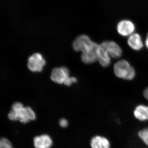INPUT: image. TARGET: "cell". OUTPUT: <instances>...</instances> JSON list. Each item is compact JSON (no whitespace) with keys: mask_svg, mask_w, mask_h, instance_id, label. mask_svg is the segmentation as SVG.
<instances>
[{"mask_svg":"<svg viewBox=\"0 0 148 148\" xmlns=\"http://www.w3.org/2000/svg\"><path fill=\"white\" fill-rule=\"evenodd\" d=\"M108 51L111 58H119L122 54V50L119 45L113 41H106L101 43Z\"/></svg>","mask_w":148,"mask_h":148,"instance_id":"52a82bcc","label":"cell"},{"mask_svg":"<svg viewBox=\"0 0 148 148\" xmlns=\"http://www.w3.org/2000/svg\"><path fill=\"white\" fill-rule=\"evenodd\" d=\"M145 44L146 47H147V48L148 49V33L147 35V37H146L145 42Z\"/></svg>","mask_w":148,"mask_h":148,"instance_id":"ac0fdd59","label":"cell"},{"mask_svg":"<svg viewBox=\"0 0 148 148\" xmlns=\"http://www.w3.org/2000/svg\"><path fill=\"white\" fill-rule=\"evenodd\" d=\"M133 116L140 122L148 121V106L144 104H139L136 106L133 111Z\"/></svg>","mask_w":148,"mask_h":148,"instance_id":"9c48e42d","label":"cell"},{"mask_svg":"<svg viewBox=\"0 0 148 148\" xmlns=\"http://www.w3.org/2000/svg\"><path fill=\"white\" fill-rule=\"evenodd\" d=\"M138 136L141 141L148 147V126L139 130Z\"/></svg>","mask_w":148,"mask_h":148,"instance_id":"5bb4252c","label":"cell"},{"mask_svg":"<svg viewBox=\"0 0 148 148\" xmlns=\"http://www.w3.org/2000/svg\"><path fill=\"white\" fill-rule=\"evenodd\" d=\"M53 144L51 138L44 134L36 136L34 138V144L35 148H50Z\"/></svg>","mask_w":148,"mask_h":148,"instance_id":"8fae6325","label":"cell"},{"mask_svg":"<svg viewBox=\"0 0 148 148\" xmlns=\"http://www.w3.org/2000/svg\"><path fill=\"white\" fill-rule=\"evenodd\" d=\"M0 148H13L10 141L5 138H2L0 141Z\"/></svg>","mask_w":148,"mask_h":148,"instance_id":"9a60e30c","label":"cell"},{"mask_svg":"<svg viewBox=\"0 0 148 148\" xmlns=\"http://www.w3.org/2000/svg\"><path fill=\"white\" fill-rule=\"evenodd\" d=\"M45 64V60L42 56L40 53H36L29 57L27 66L32 72H40Z\"/></svg>","mask_w":148,"mask_h":148,"instance_id":"5b68a950","label":"cell"},{"mask_svg":"<svg viewBox=\"0 0 148 148\" xmlns=\"http://www.w3.org/2000/svg\"><path fill=\"white\" fill-rule=\"evenodd\" d=\"M59 125L62 127H66L68 125V121L65 119H61L59 121Z\"/></svg>","mask_w":148,"mask_h":148,"instance_id":"2e32d148","label":"cell"},{"mask_svg":"<svg viewBox=\"0 0 148 148\" xmlns=\"http://www.w3.org/2000/svg\"><path fill=\"white\" fill-rule=\"evenodd\" d=\"M99 44L94 42H90L85 47L82 51V61L86 64H91L98 61L97 51Z\"/></svg>","mask_w":148,"mask_h":148,"instance_id":"277c9868","label":"cell"},{"mask_svg":"<svg viewBox=\"0 0 148 148\" xmlns=\"http://www.w3.org/2000/svg\"><path fill=\"white\" fill-rule=\"evenodd\" d=\"M117 31L121 36H130L134 34L135 26L133 22L128 19H123L119 21L117 25Z\"/></svg>","mask_w":148,"mask_h":148,"instance_id":"8992f818","label":"cell"},{"mask_svg":"<svg viewBox=\"0 0 148 148\" xmlns=\"http://www.w3.org/2000/svg\"><path fill=\"white\" fill-rule=\"evenodd\" d=\"M98 61L101 66L107 67L111 64V57L102 44H99L97 51Z\"/></svg>","mask_w":148,"mask_h":148,"instance_id":"30bf717a","label":"cell"},{"mask_svg":"<svg viewBox=\"0 0 148 148\" xmlns=\"http://www.w3.org/2000/svg\"><path fill=\"white\" fill-rule=\"evenodd\" d=\"M91 40L86 35H81L77 37L74 41L73 47L74 50L76 51H82L83 49Z\"/></svg>","mask_w":148,"mask_h":148,"instance_id":"4fadbf2b","label":"cell"},{"mask_svg":"<svg viewBox=\"0 0 148 148\" xmlns=\"http://www.w3.org/2000/svg\"><path fill=\"white\" fill-rule=\"evenodd\" d=\"M115 75L119 78L131 80L135 77V72L133 67L126 60H120L114 65Z\"/></svg>","mask_w":148,"mask_h":148,"instance_id":"7a4b0ae2","label":"cell"},{"mask_svg":"<svg viewBox=\"0 0 148 148\" xmlns=\"http://www.w3.org/2000/svg\"><path fill=\"white\" fill-rule=\"evenodd\" d=\"M128 46L135 51L141 50L144 47L143 40L139 34L134 33L128 37L127 40Z\"/></svg>","mask_w":148,"mask_h":148,"instance_id":"7c38bea8","label":"cell"},{"mask_svg":"<svg viewBox=\"0 0 148 148\" xmlns=\"http://www.w3.org/2000/svg\"><path fill=\"white\" fill-rule=\"evenodd\" d=\"M144 97L148 101V87L143 92Z\"/></svg>","mask_w":148,"mask_h":148,"instance_id":"e0dca14e","label":"cell"},{"mask_svg":"<svg viewBox=\"0 0 148 148\" xmlns=\"http://www.w3.org/2000/svg\"><path fill=\"white\" fill-rule=\"evenodd\" d=\"M51 79L53 82L58 84H63L67 86H70L73 83L77 81L75 77H69V70L65 67L53 69L51 75Z\"/></svg>","mask_w":148,"mask_h":148,"instance_id":"3957f363","label":"cell"},{"mask_svg":"<svg viewBox=\"0 0 148 148\" xmlns=\"http://www.w3.org/2000/svg\"><path fill=\"white\" fill-rule=\"evenodd\" d=\"M91 148H111L110 140L103 135H97L92 137L90 142Z\"/></svg>","mask_w":148,"mask_h":148,"instance_id":"ba28073f","label":"cell"},{"mask_svg":"<svg viewBox=\"0 0 148 148\" xmlns=\"http://www.w3.org/2000/svg\"><path fill=\"white\" fill-rule=\"evenodd\" d=\"M9 119L11 121H19L23 123H27L30 121L36 119L35 112L29 107H24L20 102L14 103L11 111L8 114Z\"/></svg>","mask_w":148,"mask_h":148,"instance_id":"6da1fadb","label":"cell"}]
</instances>
